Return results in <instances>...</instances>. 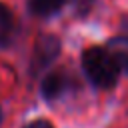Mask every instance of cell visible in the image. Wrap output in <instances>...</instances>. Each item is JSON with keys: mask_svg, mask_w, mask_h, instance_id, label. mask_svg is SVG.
<instances>
[{"mask_svg": "<svg viewBox=\"0 0 128 128\" xmlns=\"http://www.w3.org/2000/svg\"><path fill=\"white\" fill-rule=\"evenodd\" d=\"M80 64L88 82L98 90H112L118 84L120 68L104 46H90L82 52Z\"/></svg>", "mask_w": 128, "mask_h": 128, "instance_id": "obj_1", "label": "cell"}, {"mask_svg": "<svg viewBox=\"0 0 128 128\" xmlns=\"http://www.w3.org/2000/svg\"><path fill=\"white\" fill-rule=\"evenodd\" d=\"M22 128H54V126H52V122H48V120H32V122L24 124Z\"/></svg>", "mask_w": 128, "mask_h": 128, "instance_id": "obj_7", "label": "cell"}, {"mask_svg": "<svg viewBox=\"0 0 128 128\" xmlns=\"http://www.w3.org/2000/svg\"><path fill=\"white\" fill-rule=\"evenodd\" d=\"M120 32H122L124 36H128V14H124V16L120 18Z\"/></svg>", "mask_w": 128, "mask_h": 128, "instance_id": "obj_8", "label": "cell"}, {"mask_svg": "<svg viewBox=\"0 0 128 128\" xmlns=\"http://www.w3.org/2000/svg\"><path fill=\"white\" fill-rule=\"evenodd\" d=\"M16 36V20L8 6L0 2V48L8 46Z\"/></svg>", "mask_w": 128, "mask_h": 128, "instance_id": "obj_6", "label": "cell"}, {"mask_svg": "<svg viewBox=\"0 0 128 128\" xmlns=\"http://www.w3.org/2000/svg\"><path fill=\"white\" fill-rule=\"evenodd\" d=\"M60 48H62V42H60L58 36H54V34H42V36H38V40L34 44L32 60H30V72L38 74L40 70L48 68L60 56Z\"/></svg>", "mask_w": 128, "mask_h": 128, "instance_id": "obj_3", "label": "cell"}, {"mask_svg": "<svg viewBox=\"0 0 128 128\" xmlns=\"http://www.w3.org/2000/svg\"><path fill=\"white\" fill-rule=\"evenodd\" d=\"M70 0H28V10L38 18H50L58 14Z\"/></svg>", "mask_w": 128, "mask_h": 128, "instance_id": "obj_5", "label": "cell"}, {"mask_svg": "<svg viewBox=\"0 0 128 128\" xmlns=\"http://www.w3.org/2000/svg\"><path fill=\"white\" fill-rule=\"evenodd\" d=\"M74 88H76V78H74L72 72H68L64 68H58V70L48 72L42 78V84H40V92H42L44 100H48V102H54V100L64 98Z\"/></svg>", "mask_w": 128, "mask_h": 128, "instance_id": "obj_2", "label": "cell"}, {"mask_svg": "<svg viewBox=\"0 0 128 128\" xmlns=\"http://www.w3.org/2000/svg\"><path fill=\"white\" fill-rule=\"evenodd\" d=\"M104 48L112 54V58L116 60L120 72H126V74H128V36H124V34L112 36V38L106 42Z\"/></svg>", "mask_w": 128, "mask_h": 128, "instance_id": "obj_4", "label": "cell"}, {"mask_svg": "<svg viewBox=\"0 0 128 128\" xmlns=\"http://www.w3.org/2000/svg\"><path fill=\"white\" fill-rule=\"evenodd\" d=\"M0 122H2V108H0Z\"/></svg>", "mask_w": 128, "mask_h": 128, "instance_id": "obj_9", "label": "cell"}]
</instances>
